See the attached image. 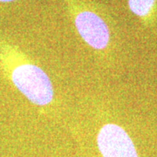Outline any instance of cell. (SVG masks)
<instances>
[{"label": "cell", "mask_w": 157, "mask_h": 157, "mask_svg": "<svg viewBox=\"0 0 157 157\" xmlns=\"http://www.w3.org/2000/svg\"><path fill=\"white\" fill-rule=\"evenodd\" d=\"M97 144L103 157H138L129 135L115 124H107L101 128Z\"/></svg>", "instance_id": "cell-2"}, {"label": "cell", "mask_w": 157, "mask_h": 157, "mask_svg": "<svg viewBox=\"0 0 157 157\" xmlns=\"http://www.w3.org/2000/svg\"><path fill=\"white\" fill-rule=\"evenodd\" d=\"M11 79L17 89L35 105H47L53 98L50 78L41 68L35 65L18 66L11 73Z\"/></svg>", "instance_id": "cell-1"}, {"label": "cell", "mask_w": 157, "mask_h": 157, "mask_svg": "<svg viewBox=\"0 0 157 157\" xmlns=\"http://www.w3.org/2000/svg\"><path fill=\"white\" fill-rule=\"evenodd\" d=\"M74 25L85 42L97 50L104 49L110 39L109 29L97 13L89 10L79 11L75 15Z\"/></svg>", "instance_id": "cell-3"}, {"label": "cell", "mask_w": 157, "mask_h": 157, "mask_svg": "<svg viewBox=\"0 0 157 157\" xmlns=\"http://www.w3.org/2000/svg\"><path fill=\"white\" fill-rule=\"evenodd\" d=\"M155 2V0H128V6L135 15L144 17L150 12Z\"/></svg>", "instance_id": "cell-4"}, {"label": "cell", "mask_w": 157, "mask_h": 157, "mask_svg": "<svg viewBox=\"0 0 157 157\" xmlns=\"http://www.w3.org/2000/svg\"><path fill=\"white\" fill-rule=\"evenodd\" d=\"M12 1H15V0H0V2H12Z\"/></svg>", "instance_id": "cell-5"}]
</instances>
